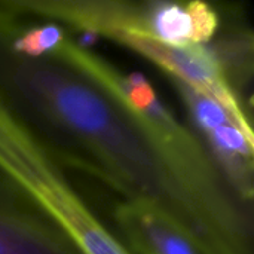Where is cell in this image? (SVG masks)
Segmentation results:
<instances>
[{"mask_svg": "<svg viewBox=\"0 0 254 254\" xmlns=\"http://www.w3.org/2000/svg\"><path fill=\"white\" fill-rule=\"evenodd\" d=\"M0 254H82L46 210L3 167Z\"/></svg>", "mask_w": 254, "mask_h": 254, "instance_id": "8992f818", "label": "cell"}, {"mask_svg": "<svg viewBox=\"0 0 254 254\" xmlns=\"http://www.w3.org/2000/svg\"><path fill=\"white\" fill-rule=\"evenodd\" d=\"M116 45L129 49L162 70L168 79L205 95L225 107L237 121L253 128L252 118L232 91L225 71L208 45L173 46L134 36H115Z\"/></svg>", "mask_w": 254, "mask_h": 254, "instance_id": "5b68a950", "label": "cell"}, {"mask_svg": "<svg viewBox=\"0 0 254 254\" xmlns=\"http://www.w3.org/2000/svg\"><path fill=\"white\" fill-rule=\"evenodd\" d=\"M170 80L185 113L186 125L199 140L217 171L249 207L254 202V132L214 100Z\"/></svg>", "mask_w": 254, "mask_h": 254, "instance_id": "277c9868", "label": "cell"}, {"mask_svg": "<svg viewBox=\"0 0 254 254\" xmlns=\"http://www.w3.org/2000/svg\"><path fill=\"white\" fill-rule=\"evenodd\" d=\"M0 167L46 210L82 254H131L89 208L64 168L1 100Z\"/></svg>", "mask_w": 254, "mask_h": 254, "instance_id": "3957f363", "label": "cell"}, {"mask_svg": "<svg viewBox=\"0 0 254 254\" xmlns=\"http://www.w3.org/2000/svg\"><path fill=\"white\" fill-rule=\"evenodd\" d=\"M0 100L63 168L158 210L207 254H254V207L143 74L113 70L109 82L70 31L49 55L16 54L0 24Z\"/></svg>", "mask_w": 254, "mask_h": 254, "instance_id": "6da1fadb", "label": "cell"}, {"mask_svg": "<svg viewBox=\"0 0 254 254\" xmlns=\"http://www.w3.org/2000/svg\"><path fill=\"white\" fill-rule=\"evenodd\" d=\"M16 15L52 21L67 31H83L104 39L134 36L188 46L205 45L222 27L223 15L202 0H3Z\"/></svg>", "mask_w": 254, "mask_h": 254, "instance_id": "7a4b0ae2", "label": "cell"}, {"mask_svg": "<svg viewBox=\"0 0 254 254\" xmlns=\"http://www.w3.org/2000/svg\"><path fill=\"white\" fill-rule=\"evenodd\" d=\"M112 217V231L131 254H207L185 229L149 205L122 201Z\"/></svg>", "mask_w": 254, "mask_h": 254, "instance_id": "52a82bcc", "label": "cell"}]
</instances>
